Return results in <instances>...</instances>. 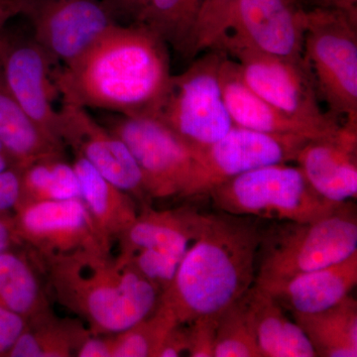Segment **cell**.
<instances>
[{
  "mask_svg": "<svg viewBox=\"0 0 357 357\" xmlns=\"http://www.w3.org/2000/svg\"><path fill=\"white\" fill-rule=\"evenodd\" d=\"M215 357H262L243 298L218 314Z\"/></svg>",
  "mask_w": 357,
  "mask_h": 357,
  "instance_id": "f1b7e54d",
  "label": "cell"
},
{
  "mask_svg": "<svg viewBox=\"0 0 357 357\" xmlns=\"http://www.w3.org/2000/svg\"><path fill=\"white\" fill-rule=\"evenodd\" d=\"M20 198V168L14 167L0 173V215L10 213Z\"/></svg>",
  "mask_w": 357,
  "mask_h": 357,
  "instance_id": "1f68e13d",
  "label": "cell"
},
{
  "mask_svg": "<svg viewBox=\"0 0 357 357\" xmlns=\"http://www.w3.org/2000/svg\"><path fill=\"white\" fill-rule=\"evenodd\" d=\"M208 197L229 215L291 222L328 217L344 204L321 197L299 167L286 163L260 167L230 178L215 188Z\"/></svg>",
  "mask_w": 357,
  "mask_h": 357,
  "instance_id": "5b68a950",
  "label": "cell"
},
{
  "mask_svg": "<svg viewBox=\"0 0 357 357\" xmlns=\"http://www.w3.org/2000/svg\"><path fill=\"white\" fill-rule=\"evenodd\" d=\"M22 16L56 66L74 62L119 23L102 0H25Z\"/></svg>",
  "mask_w": 357,
  "mask_h": 357,
  "instance_id": "7c38bea8",
  "label": "cell"
},
{
  "mask_svg": "<svg viewBox=\"0 0 357 357\" xmlns=\"http://www.w3.org/2000/svg\"><path fill=\"white\" fill-rule=\"evenodd\" d=\"M117 20L124 18L130 23L137 22L141 14L144 13L150 0H102Z\"/></svg>",
  "mask_w": 357,
  "mask_h": 357,
  "instance_id": "e575fe53",
  "label": "cell"
},
{
  "mask_svg": "<svg viewBox=\"0 0 357 357\" xmlns=\"http://www.w3.org/2000/svg\"><path fill=\"white\" fill-rule=\"evenodd\" d=\"M20 238L16 234L13 215H0V252L20 245Z\"/></svg>",
  "mask_w": 357,
  "mask_h": 357,
  "instance_id": "8d00e7d4",
  "label": "cell"
},
{
  "mask_svg": "<svg viewBox=\"0 0 357 357\" xmlns=\"http://www.w3.org/2000/svg\"><path fill=\"white\" fill-rule=\"evenodd\" d=\"M178 324L172 310L158 302L144 319L123 332L110 335L112 357H156L164 338Z\"/></svg>",
  "mask_w": 357,
  "mask_h": 357,
  "instance_id": "83f0119b",
  "label": "cell"
},
{
  "mask_svg": "<svg viewBox=\"0 0 357 357\" xmlns=\"http://www.w3.org/2000/svg\"><path fill=\"white\" fill-rule=\"evenodd\" d=\"M40 259L54 297L93 335L123 332L158 305L159 288L107 246Z\"/></svg>",
  "mask_w": 357,
  "mask_h": 357,
  "instance_id": "3957f363",
  "label": "cell"
},
{
  "mask_svg": "<svg viewBox=\"0 0 357 357\" xmlns=\"http://www.w3.org/2000/svg\"><path fill=\"white\" fill-rule=\"evenodd\" d=\"M58 114L59 136L64 145L115 187L146 204L142 173L126 142L84 107L62 103Z\"/></svg>",
  "mask_w": 357,
  "mask_h": 357,
  "instance_id": "5bb4252c",
  "label": "cell"
},
{
  "mask_svg": "<svg viewBox=\"0 0 357 357\" xmlns=\"http://www.w3.org/2000/svg\"><path fill=\"white\" fill-rule=\"evenodd\" d=\"M236 59L244 82L286 116L312 128L321 138L333 137L342 124L326 114L304 62L265 55L243 48L222 52Z\"/></svg>",
  "mask_w": 357,
  "mask_h": 357,
  "instance_id": "ba28073f",
  "label": "cell"
},
{
  "mask_svg": "<svg viewBox=\"0 0 357 357\" xmlns=\"http://www.w3.org/2000/svg\"><path fill=\"white\" fill-rule=\"evenodd\" d=\"M305 13L300 0H236L211 50L243 48L303 62Z\"/></svg>",
  "mask_w": 357,
  "mask_h": 357,
  "instance_id": "8fae6325",
  "label": "cell"
},
{
  "mask_svg": "<svg viewBox=\"0 0 357 357\" xmlns=\"http://www.w3.org/2000/svg\"><path fill=\"white\" fill-rule=\"evenodd\" d=\"M218 75L223 100L234 126L273 135L324 139L312 128L282 114L249 88L238 64L227 55L220 62Z\"/></svg>",
  "mask_w": 357,
  "mask_h": 357,
  "instance_id": "d6986e66",
  "label": "cell"
},
{
  "mask_svg": "<svg viewBox=\"0 0 357 357\" xmlns=\"http://www.w3.org/2000/svg\"><path fill=\"white\" fill-rule=\"evenodd\" d=\"M26 325L27 321L22 317L0 307V357L6 356Z\"/></svg>",
  "mask_w": 357,
  "mask_h": 357,
  "instance_id": "d6a6232c",
  "label": "cell"
},
{
  "mask_svg": "<svg viewBox=\"0 0 357 357\" xmlns=\"http://www.w3.org/2000/svg\"><path fill=\"white\" fill-rule=\"evenodd\" d=\"M25 0H0V32L13 18L22 15Z\"/></svg>",
  "mask_w": 357,
  "mask_h": 357,
  "instance_id": "74e56055",
  "label": "cell"
},
{
  "mask_svg": "<svg viewBox=\"0 0 357 357\" xmlns=\"http://www.w3.org/2000/svg\"><path fill=\"white\" fill-rule=\"evenodd\" d=\"M261 238L250 220L229 213L204 215L199 236L159 303L170 307L182 325L220 314L252 287Z\"/></svg>",
  "mask_w": 357,
  "mask_h": 357,
  "instance_id": "7a4b0ae2",
  "label": "cell"
},
{
  "mask_svg": "<svg viewBox=\"0 0 357 357\" xmlns=\"http://www.w3.org/2000/svg\"><path fill=\"white\" fill-rule=\"evenodd\" d=\"M314 7L340 9L351 15L357 16V0H311Z\"/></svg>",
  "mask_w": 357,
  "mask_h": 357,
  "instance_id": "f35d334b",
  "label": "cell"
},
{
  "mask_svg": "<svg viewBox=\"0 0 357 357\" xmlns=\"http://www.w3.org/2000/svg\"><path fill=\"white\" fill-rule=\"evenodd\" d=\"M102 123L128 145L139 166L148 199L180 198L195 152L154 116L109 114Z\"/></svg>",
  "mask_w": 357,
  "mask_h": 357,
  "instance_id": "9c48e42d",
  "label": "cell"
},
{
  "mask_svg": "<svg viewBox=\"0 0 357 357\" xmlns=\"http://www.w3.org/2000/svg\"><path fill=\"white\" fill-rule=\"evenodd\" d=\"M53 77L62 103L154 116L172 77L168 45L141 23H119Z\"/></svg>",
  "mask_w": 357,
  "mask_h": 357,
  "instance_id": "6da1fadb",
  "label": "cell"
},
{
  "mask_svg": "<svg viewBox=\"0 0 357 357\" xmlns=\"http://www.w3.org/2000/svg\"><path fill=\"white\" fill-rule=\"evenodd\" d=\"M81 198L79 178L64 155L45 157L20 168V204Z\"/></svg>",
  "mask_w": 357,
  "mask_h": 357,
  "instance_id": "484cf974",
  "label": "cell"
},
{
  "mask_svg": "<svg viewBox=\"0 0 357 357\" xmlns=\"http://www.w3.org/2000/svg\"><path fill=\"white\" fill-rule=\"evenodd\" d=\"M91 333L81 319L58 318L52 312L27 323L6 357L76 356Z\"/></svg>",
  "mask_w": 357,
  "mask_h": 357,
  "instance_id": "d4e9b609",
  "label": "cell"
},
{
  "mask_svg": "<svg viewBox=\"0 0 357 357\" xmlns=\"http://www.w3.org/2000/svg\"><path fill=\"white\" fill-rule=\"evenodd\" d=\"M8 26V25H7ZM0 32V75L6 88L30 116L60 139L59 98L53 70L57 67L32 32Z\"/></svg>",
  "mask_w": 357,
  "mask_h": 357,
  "instance_id": "4fadbf2b",
  "label": "cell"
},
{
  "mask_svg": "<svg viewBox=\"0 0 357 357\" xmlns=\"http://www.w3.org/2000/svg\"><path fill=\"white\" fill-rule=\"evenodd\" d=\"M218 314L198 317L190 323L191 326L188 328V333H189L188 356L215 357Z\"/></svg>",
  "mask_w": 357,
  "mask_h": 357,
  "instance_id": "4dcf8cb0",
  "label": "cell"
},
{
  "mask_svg": "<svg viewBox=\"0 0 357 357\" xmlns=\"http://www.w3.org/2000/svg\"><path fill=\"white\" fill-rule=\"evenodd\" d=\"M0 307L27 323L53 312L32 263L13 248L0 252Z\"/></svg>",
  "mask_w": 357,
  "mask_h": 357,
  "instance_id": "cb8c5ba5",
  "label": "cell"
},
{
  "mask_svg": "<svg viewBox=\"0 0 357 357\" xmlns=\"http://www.w3.org/2000/svg\"><path fill=\"white\" fill-rule=\"evenodd\" d=\"M203 217L192 208L156 211L143 204L132 225L117 239L119 255L145 251L181 262L199 236Z\"/></svg>",
  "mask_w": 357,
  "mask_h": 357,
  "instance_id": "e0dca14e",
  "label": "cell"
},
{
  "mask_svg": "<svg viewBox=\"0 0 357 357\" xmlns=\"http://www.w3.org/2000/svg\"><path fill=\"white\" fill-rule=\"evenodd\" d=\"M201 2L202 0H150L136 23L146 26L184 57L192 58V38Z\"/></svg>",
  "mask_w": 357,
  "mask_h": 357,
  "instance_id": "4316f807",
  "label": "cell"
},
{
  "mask_svg": "<svg viewBox=\"0 0 357 357\" xmlns=\"http://www.w3.org/2000/svg\"><path fill=\"white\" fill-rule=\"evenodd\" d=\"M76 357H112L110 335H91L79 345Z\"/></svg>",
  "mask_w": 357,
  "mask_h": 357,
  "instance_id": "d590c367",
  "label": "cell"
},
{
  "mask_svg": "<svg viewBox=\"0 0 357 357\" xmlns=\"http://www.w3.org/2000/svg\"><path fill=\"white\" fill-rule=\"evenodd\" d=\"M307 141L234 126L220 139L195 155L191 177L180 198L208 196L218 185L249 171L295 161Z\"/></svg>",
  "mask_w": 357,
  "mask_h": 357,
  "instance_id": "30bf717a",
  "label": "cell"
},
{
  "mask_svg": "<svg viewBox=\"0 0 357 357\" xmlns=\"http://www.w3.org/2000/svg\"><path fill=\"white\" fill-rule=\"evenodd\" d=\"M18 167L13 157L6 151L3 145L0 143V173L8 170V169Z\"/></svg>",
  "mask_w": 357,
  "mask_h": 357,
  "instance_id": "ab89813d",
  "label": "cell"
},
{
  "mask_svg": "<svg viewBox=\"0 0 357 357\" xmlns=\"http://www.w3.org/2000/svg\"><path fill=\"white\" fill-rule=\"evenodd\" d=\"M225 54L210 50L170 84L154 117L184 141L195 155L234 128L223 100L220 66Z\"/></svg>",
  "mask_w": 357,
  "mask_h": 357,
  "instance_id": "52a82bcc",
  "label": "cell"
},
{
  "mask_svg": "<svg viewBox=\"0 0 357 357\" xmlns=\"http://www.w3.org/2000/svg\"><path fill=\"white\" fill-rule=\"evenodd\" d=\"M81 188V199L103 241H114L132 225L138 215L135 199L102 177L83 157L73 162Z\"/></svg>",
  "mask_w": 357,
  "mask_h": 357,
  "instance_id": "44dd1931",
  "label": "cell"
},
{
  "mask_svg": "<svg viewBox=\"0 0 357 357\" xmlns=\"http://www.w3.org/2000/svg\"><path fill=\"white\" fill-rule=\"evenodd\" d=\"M295 161L319 195L344 204L357 197V121L347 119L333 137L309 140Z\"/></svg>",
  "mask_w": 357,
  "mask_h": 357,
  "instance_id": "2e32d148",
  "label": "cell"
},
{
  "mask_svg": "<svg viewBox=\"0 0 357 357\" xmlns=\"http://www.w3.org/2000/svg\"><path fill=\"white\" fill-rule=\"evenodd\" d=\"M356 284L357 251L330 266L280 283L258 286L269 293L282 307L297 314H314L335 306L351 294Z\"/></svg>",
  "mask_w": 357,
  "mask_h": 357,
  "instance_id": "ac0fdd59",
  "label": "cell"
},
{
  "mask_svg": "<svg viewBox=\"0 0 357 357\" xmlns=\"http://www.w3.org/2000/svg\"><path fill=\"white\" fill-rule=\"evenodd\" d=\"M259 248L255 283L261 287L342 261L357 251L352 204L314 222H283L262 236Z\"/></svg>",
  "mask_w": 357,
  "mask_h": 357,
  "instance_id": "277c9868",
  "label": "cell"
},
{
  "mask_svg": "<svg viewBox=\"0 0 357 357\" xmlns=\"http://www.w3.org/2000/svg\"><path fill=\"white\" fill-rule=\"evenodd\" d=\"M0 143L17 164L64 155V143L52 136L16 102L0 75Z\"/></svg>",
  "mask_w": 357,
  "mask_h": 357,
  "instance_id": "7402d4cb",
  "label": "cell"
},
{
  "mask_svg": "<svg viewBox=\"0 0 357 357\" xmlns=\"http://www.w3.org/2000/svg\"><path fill=\"white\" fill-rule=\"evenodd\" d=\"M303 62L331 114L357 121V16L325 7L306 10Z\"/></svg>",
  "mask_w": 357,
  "mask_h": 357,
  "instance_id": "8992f818",
  "label": "cell"
},
{
  "mask_svg": "<svg viewBox=\"0 0 357 357\" xmlns=\"http://www.w3.org/2000/svg\"><path fill=\"white\" fill-rule=\"evenodd\" d=\"M243 301L262 357L317 356L302 328L264 289L255 284Z\"/></svg>",
  "mask_w": 357,
  "mask_h": 357,
  "instance_id": "ffe728a7",
  "label": "cell"
},
{
  "mask_svg": "<svg viewBox=\"0 0 357 357\" xmlns=\"http://www.w3.org/2000/svg\"><path fill=\"white\" fill-rule=\"evenodd\" d=\"M189 351V333L188 328L178 324L164 338L156 357H177L188 354Z\"/></svg>",
  "mask_w": 357,
  "mask_h": 357,
  "instance_id": "836d02e7",
  "label": "cell"
},
{
  "mask_svg": "<svg viewBox=\"0 0 357 357\" xmlns=\"http://www.w3.org/2000/svg\"><path fill=\"white\" fill-rule=\"evenodd\" d=\"M294 317L317 356H357V302L351 295L325 311Z\"/></svg>",
  "mask_w": 357,
  "mask_h": 357,
  "instance_id": "603a6c76",
  "label": "cell"
},
{
  "mask_svg": "<svg viewBox=\"0 0 357 357\" xmlns=\"http://www.w3.org/2000/svg\"><path fill=\"white\" fill-rule=\"evenodd\" d=\"M13 220L21 244H27L40 258L96 246L112 248L81 198L20 204L14 208Z\"/></svg>",
  "mask_w": 357,
  "mask_h": 357,
  "instance_id": "9a60e30c",
  "label": "cell"
},
{
  "mask_svg": "<svg viewBox=\"0 0 357 357\" xmlns=\"http://www.w3.org/2000/svg\"><path fill=\"white\" fill-rule=\"evenodd\" d=\"M236 0H202L192 38V58L211 50L222 35L230 7Z\"/></svg>",
  "mask_w": 357,
  "mask_h": 357,
  "instance_id": "f546056e",
  "label": "cell"
}]
</instances>
